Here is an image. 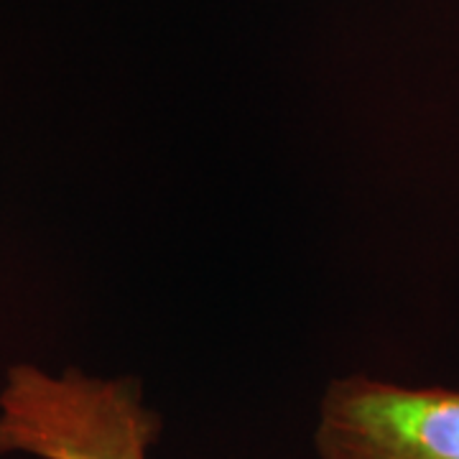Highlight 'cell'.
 I'll return each mask as SVG.
<instances>
[{
	"instance_id": "obj_2",
	"label": "cell",
	"mask_w": 459,
	"mask_h": 459,
	"mask_svg": "<svg viewBox=\"0 0 459 459\" xmlns=\"http://www.w3.org/2000/svg\"><path fill=\"white\" fill-rule=\"evenodd\" d=\"M319 459H459V391L368 373L332 377L319 398Z\"/></svg>"
},
{
	"instance_id": "obj_1",
	"label": "cell",
	"mask_w": 459,
	"mask_h": 459,
	"mask_svg": "<svg viewBox=\"0 0 459 459\" xmlns=\"http://www.w3.org/2000/svg\"><path fill=\"white\" fill-rule=\"evenodd\" d=\"M161 431L135 376L16 362L0 385V457L148 459Z\"/></svg>"
}]
</instances>
